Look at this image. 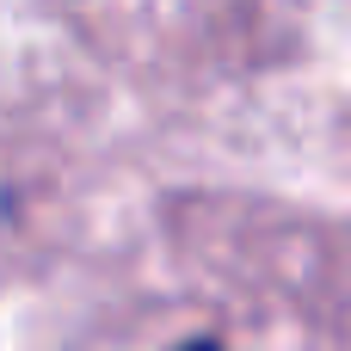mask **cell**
<instances>
[{
    "label": "cell",
    "mask_w": 351,
    "mask_h": 351,
    "mask_svg": "<svg viewBox=\"0 0 351 351\" xmlns=\"http://www.w3.org/2000/svg\"><path fill=\"white\" fill-rule=\"evenodd\" d=\"M173 351H228L222 339H185V346H173Z\"/></svg>",
    "instance_id": "6da1fadb"
}]
</instances>
